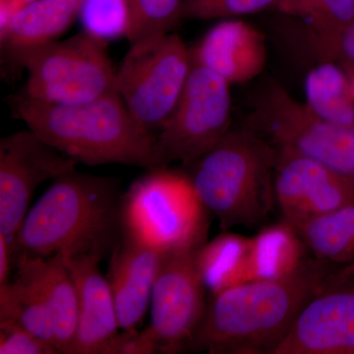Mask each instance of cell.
Returning <instances> with one entry per match:
<instances>
[{
  "label": "cell",
  "mask_w": 354,
  "mask_h": 354,
  "mask_svg": "<svg viewBox=\"0 0 354 354\" xmlns=\"http://www.w3.org/2000/svg\"><path fill=\"white\" fill-rule=\"evenodd\" d=\"M342 269L306 258L288 276L249 281L212 295L188 351L274 354L307 302Z\"/></svg>",
  "instance_id": "obj_1"
},
{
  "label": "cell",
  "mask_w": 354,
  "mask_h": 354,
  "mask_svg": "<svg viewBox=\"0 0 354 354\" xmlns=\"http://www.w3.org/2000/svg\"><path fill=\"white\" fill-rule=\"evenodd\" d=\"M122 198L113 178L77 169L62 174L28 212L10 243L12 255L104 257L122 237Z\"/></svg>",
  "instance_id": "obj_2"
},
{
  "label": "cell",
  "mask_w": 354,
  "mask_h": 354,
  "mask_svg": "<svg viewBox=\"0 0 354 354\" xmlns=\"http://www.w3.org/2000/svg\"><path fill=\"white\" fill-rule=\"evenodd\" d=\"M8 104L29 129L77 162L155 171L156 135L134 118L118 92L77 104L41 102L19 92Z\"/></svg>",
  "instance_id": "obj_3"
},
{
  "label": "cell",
  "mask_w": 354,
  "mask_h": 354,
  "mask_svg": "<svg viewBox=\"0 0 354 354\" xmlns=\"http://www.w3.org/2000/svg\"><path fill=\"white\" fill-rule=\"evenodd\" d=\"M278 150L249 128L232 130L198 160L190 179L223 232L263 225L276 208Z\"/></svg>",
  "instance_id": "obj_4"
},
{
  "label": "cell",
  "mask_w": 354,
  "mask_h": 354,
  "mask_svg": "<svg viewBox=\"0 0 354 354\" xmlns=\"http://www.w3.org/2000/svg\"><path fill=\"white\" fill-rule=\"evenodd\" d=\"M208 213L189 176L169 167L149 171L123 193L122 235L162 254L200 247Z\"/></svg>",
  "instance_id": "obj_5"
},
{
  "label": "cell",
  "mask_w": 354,
  "mask_h": 354,
  "mask_svg": "<svg viewBox=\"0 0 354 354\" xmlns=\"http://www.w3.org/2000/svg\"><path fill=\"white\" fill-rule=\"evenodd\" d=\"M14 68L28 73L21 92L41 102L83 104L118 92L106 41L85 31L27 51Z\"/></svg>",
  "instance_id": "obj_6"
},
{
  "label": "cell",
  "mask_w": 354,
  "mask_h": 354,
  "mask_svg": "<svg viewBox=\"0 0 354 354\" xmlns=\"http://www.w3.org/2000/svg\"><path fill=\"white\" fill-rule=\"evenodd\" d=\"M191 67L190 50L178 35L130 44L116 70V91L134 118L156 135L178 104Z\"/></svg>",
  "instance_id": "obj_7"
},
{
  "label": "cell",
  "mask_w": 354,
  "mask_h": 354,
  "mask_svg": "<svg viewBox=\"0 0 354 354\" xmlns=\"http://www.w3.org/2000/svg\"><path fill=\"white\" fill-rule=\"evenodd\" d=\"M230 84L215 72L192 62L189 77L174 113L156 134L155 169L171 162L192 165L230 130Z\"/></svg>",
  "instance_id": "obj_8"
},
{
  "label": "cell",
  "mask_w": 354,
  "mask_h": 354,
  "mask_svg": "<svg viewBox=\"0 0 354 354\" xmlns=\"http://www.w3.org/2000/svg\"><path fill=\"white\" fill-rule=\"evenodd\" d=\"M247 128L278 150L314 158L348 176L354 174V127L322 120L279 83L261 92Z\"/></svg>",
  "instance_id": "obj_9"
},
{
  "label": "cell",
  "mask_w": 354,
  "mask_h": 354,
  "mask_svg": "<svg viewBox=\"0 0 354 354\" xmlns=\"http://www.w3.org/2000/svg\"><path fill=\"white\" fill-rule=\"evenodd\" d=\"M202 246L162 254L151 298L150 325L140 332L153 353L187 351L201 326L208 306L197 265Z\"/></svg>",
  "instance_id": "obj_10"
},
{
  "label": "cell",
  "mask_w": 354,
  "mask_h": 354,
  "mask_svg": "<svg viewBox=\"0 0 354 354\" xmlns=\"http://www.w3.org/2000/svg\"><path fill=\"white\" fill-rule=\"evenodd\" d=\"M78 162L31 129L0 140V234L13 242L41 184L76 169Z\"/></svg>",
  "instance_id": "obj_11"
},
{
  "label": "cell",
  "mask_w": 354,
  "mask_h": 354,
  "mask_svg": "<svg viewBox=\"0 0 354 354\" xmlns=\"http://www.w3.org/2000/svg\"><path fill=\"white\" fill-rule=\"evenodd\" d=\"M274 188L283 221L297 230L314 218L354 205L351 176L290 150H278Z\"/></svg>",
  "instance_id": "obj_12"
},
{
  "label": "cell",
  "mask_w": 354,
  "mask_h": 354,
  "mask_svg": "<svg viewBox=\"0 0 354 354\" xmlns=\"http://www.w3.org/2000/svg\"><path fill=\"white\" fill-rule=\"evenodd\" d=\"M274 354H354V267L307 302Z\"/></svg>",
  "instance_id": "obj_13"
},
{
  "label": "cell",
  "mask_w": 354,
  "mask_h": 354,
  "mask_svg": "<svg viewBox=\"0 0 354 354\" xmlns=\"http://www.w3.org/2000/svg\"><path fill=\"white\" fill-rule=\"evenodd\" d=\"M64 259L75 281L79 300L72 354H113L120 328L111 286L100 271L102 256L85 254Z\"/></svg>",
  "instance_id": "obj_14"
},
{
  "label": "cell",
  "mask_w": 354,
  "mask_h": 354,
  "mask_svg": "<svg viewBox=\"0 0 354 354\" xmlns=\"http://www.w3.org/2000/svg\"><path fill=\"white\" fill-rule=\"evenodd\" d=\"M194 64L215 72L230 85L253 80L265 68L267 50L264 35L241 20L216 24L194 48Z\"/></svg>",
  "instance_id": "obj_15"
},
{
  "label": "cell",
  "mask_w": 354,
  "mask_h": 354,
  "mask_svg": "<svg viewBox=\"0 0 354 354\" xmlns=\"http://www.w3.org/2000/svg\"><path fill=\"white\" fill-rule=\"evenodd\" d=\"M162 253L122 235L111 252L108 281L123 330H136L151 304Z\"/></svg>",
  "instance_id": "obj_16"
},
{
  "label": "cell",
  "mask_w": 354,
  "mask_h": 354,
  "mask_svg": "<svg viewBox=\"0 0 354 354\" xmlns=\"http://www.w3.org/2000/svg\"><path fill=\"white\" fill-rule=\"evenodd\" d=\"M18 274L25 277L41 293L53 321V344L59 353L72 354L79 319L75 281L62 254L50 258L15 257Z\"/></svg>",
  "instance_id": "obj_17"
},
{
  "label": "cell",
  "mask_w": 354,
  "mask_h": 354,
  "mask_svg": "<svg viewBox=\"0 0 354 354\" xmlns=\"http://www.w3.org/2000/svg\"><path fill=\"white\" fill-rule=\"evenodd\" d=\"M84 0H32L0 32L2 59L9 66L27 51L58 41L79 18Z\"/></svg>",
  "instance_id": "obj_18"
},
{
  "label": "cell",
  "mask_w": 354,
  "mask_h": 354,
  "mask_svg": "<svg viewBox=\"0 0 354 354\" xmlns=\"http://www.w3.org/2000/svg\"><path fill=\"white\" fill-rule=\"evenodd\" d=\"M197 265L211 295L263 279L255 237L223 232L199 249Z\"/></svg>",
  "instance_id": "obj_19"
},
{
  "label": "cell",
  "mask_w": 354,
  "mask_h": 354,
  "mask_svg": "<svg viewBox=\"0 0 354 354\" xmlns=\"http://www.w3.org/2000/svg\"><path fill=\"white\" fill-rule=\"evenodd\" d=\"M274 10L301 21L319 62H337L354 22V0H279Z\"/></svg>",
  "instance_id": "obj_20"
},
{
  "label": "cell",
  "mask_w": 354,
  "mask_h": 354,
  "mask_svg": "<svg viewBox=\"0 0 354 354\" xmlns=\"http://www.w3.org/2000/svg\"><path fill=\"white\" fill-rule=\"evenodd\" d=\"M306 104L319 118L354 127V93L346 72L335 62H319L305 81Z\"/></svg>",
  "instance_id": "obj_21"
},
{
  "label": "cell",
  "mask_w": 354,
  "mask_h": 354,
  "mask_svg": "<svg viewBox=\"0 0 354 354\" xmlns=\"http://www.w3.org/2000/svg\"><path fill=\"white\" fill-rule=\"evenodd\" d=\"M297 230L315 259L354 267V205L314 218Z\"/></svg>",
  "instance_id": "obj_22"
},
{
  "label": "cell",
  "mask_w": 354,
  "mask_h": 354,
  "mask_svg": "<svg viewBox=\"0 0 354 354\" xmlns=\"http://www.w3.org/2000/svg\"><path fill=\"white\" fill-rule=\"evenodd\" d=\"M0 319L13 321L53 344V321L46 300L21 274H17L15 281L0 286Z\"/></svg>",
  "instance_id": "obj_23"
},
{
  "label": "cell",
  "mask_w": 354,
  "mask_h": 354,
  "mask_svg": "<svg viewBox=\"0 0 354 354\" xmlns=\"http://www.w3.org/2000/svg\"><path fill=\"white\" fill-rule=\"evenodd\" d=\"M263 279L281 278L291 274L306 259L301 236L286 221L268 225L255 235Z\"/></svg>",
  "instance_id": "obj_24"
},
{
  "label": "cell",
  "mask_w": 354,
  "mask_h": 354,
  "mask_svg": "<svg viewBox=\"0 0 354 354\" xmlns=\"http://www.w3.org/2000/svg\"><path fill=\"white\" fill-rule=\"evenodd\" d=\"M83 31L104 41L129 37L133 25L130 0H84L79 14Z\"/></svg>",
  "instance_id": "obj_25"
},
{
  "label": "cell",
  "mask_w": 354,
  "mask_h": 354,
  "mask_svg": "<svg viewBox=\"0 0 354 354\" xmlns=\"http://www.w3.org/2000/svg\"><path fill=\"white\" fill-rule=\"evenodd\" d=\"M133 12L130 44L142 43L171 32L181 20L183 0H130Z\"/></svg>",
  "instance_id": "obj_26"
},
{
  "label": "cell",
  "mask_w": 354,
  "mask_h": 354,
  "mask_svg": "<svg viewBox=\"0 0 354 354\" xmlns=\"http://www.w3.org/2000/svg\"><path fill=\"white\" fill-rule=\"evenodd\" d=\"M279 0H183L181 19L239 17L276 9Z\"/></svg>",
  "instance_id": "obj_27"
},
{
  "label": "cell",
  "mask_w": 354,
  "mask_h": 354,
  "mask_svg": "<svg viewBox=\"0 0 354 354\" xmlns=\"http://www.w3.org/2000/svg\"><path fill=\"white\" fill-rule=\"evenodd\" d=\"M0 353L57 354V348L50 342L32 334L8 319H0Z\"/></svg>",
  "instance_id": "obj_28"
},
{
  "label": "cell",
  "mask_w": 354,
  "mask_h": 354,
  "mask_svg": "<svg viewBox=\"0 0 354 354\" xmlns=\"http://www.w3.org/2000/svg\"><path fill=\"white\" fill-rule=\"evenodd\" d=\"M10 241L6 235L0 234V286L8 283L9 272H10L11 258Z\"/></svg>",
  "instance_id": "obj_29"
},
{
  "label": "cell",
  "mask_w": 354,
  "mask_h": 354,
  "mask_svg": "<svg viewBox=\"0 0 354 354\" xmlns=\"http://www.w3.org/2000/svg\"><path fill=\"white\" fill-rule=\"evenodd\" d=\"M16 12V0H0V32L6 29Z\"/></svg>",
  "instance_id": "obj_30"
},
{
  "label": "cell",
  "mask_w": 354,
  "mask_h": 354,
  "mask_svg": "<svg viewBox=\"0 0 354 354\" xmlns=\"http://www.w3.org/2000/svg\"><path fill=\"white\" fill-rule=\"evenodd\" d=\"M32 1V0H16V6H17V11L19 10L21 7L27 4L28 2Z\"/></svg>",
  "instance_id": "obj_31"
},
{
  "label": "cell",
  "mask_w": 354,
  "mask_h": 354,
  "mask_svg": "<svg viewBox=\"0 0 354 354\" xmlns=\"http://www.w3.org/2000/svg\"><path fill=\"white\" fill-rule=\"evenodd\" d=\"M346 73L349 74L354 79V71L346 72Z\"/></svg>",
  "instance_id": "obj_32"
},
{
  "label": "cell",
  "mask_w": 354,
  "mask_h": 354,
  "mask_svg": "<svg viewBox=\"0 0 354 354\" xmlns=\"http://www.w3.org/2000/svg\"><path fill=\"white\" fill-rule=\"evenodd\" d=\"M351 178H353V181H354V174H353V176H351Z\"/></svg>",
  "instance_id": "obj_33"
}]
</instances>
